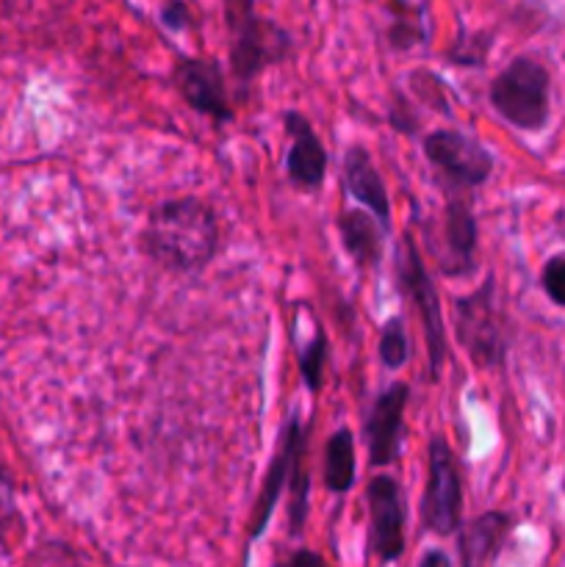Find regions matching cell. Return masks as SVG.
Masks as SVG:
<instances>
[{
	"mask_svg": "<svg viewBox=\"0 0 565 567\" xmlns=\"http://www.w3.org/2000/svg\"><path fill=\"white\" fill-rule=\"evenodd\" d=\"M282 125L288 133V153H286V175L294 186L305 192H316L325 183L327 175V150L316 136L308 116L299 111H286Z\"/></svg>",
	"mask_w": 565,
	"mask_h": 567,
	"instance_id": "cell-12",
	"label": "cell"
},
{
	"mask_svg": "<svg viewBox=\"0 0 565 567\" xmlns=\"http://www.w3.org/2000/svg\"><path fill=\"white\" fill-rule=\"evenodd\" d=\"M355 435L352 430L341 426L330 435L325 446V485L330 493H349L355 485Z\"/></svg>",
	"mask_w": 565,
	"mask_h": 567,
	"instance_id": "cell-17",
	"label": "cell"
},
{
	"mask_svg": "<svg viewBox=\"0 0 565 567\" xmlns=\"http://www.w3.org/2000/svg\"><path fill=\"white\" fill-rule=\"evenodd\" d=\"M388 42L393 50H410L427 42L424 11L413 0H391V28Z\"/></svg>",
	"mask_w": 565,
	"mask_h": 567,
	"instance_id": "cell-18",
	"label": "cell"
},
{
	"mask_svg": "<svg viewBox=\"0 0 565 567\" xmlns=\"http://www.w3.org/2000/svg\"><path fill=\"white\" fill-rule=\"evenodd\" d=\"M172 83L177 94L197 114L210 116L214 122H233L230 97H227V83L222 75V66L216 59H194V55H177L172 66Z\"/></svg>",
	"mask_w": 565,
	"mask_h": 567,
	"instance_id": "cell-9",
	"label": "cell"
},
{
	"mask_svg": "<svg viewBox=\"0 0 565 567\" xmlns=\"http://www.w3.org/2000/svg\"><path fill=\"white\" fill-rule=\"evenodd\" d=\"M308 432H310V424L302 426V421H299L297 415H288L286 426L280 430V441H277L275 460H271L269 471H266L264 487H260L258 504H255L249 543L258 540V537L266 532V526H269L271 513H275L277 502H280L282 485H288V474H291L294 457H297L299 449L308 443Z\"/></svg>",
	"mask_w": 565,
	"mask_h": 567,
	"instance_id": "cell-11",
	"label": "cell"
},
{
	"mask_svg": "<svg viewBox=\"0 0 565 567\" xmlns=\"http://www.w3.org/2000/svg\"><path fill=\"white\" fill-rule=\"evenodd\" d=\"M325 360H327V336L321 330H316V336L310 338V343H305V349L299 352V374H302L305 385L310 393L321 391V382H325Z\"/></svg>",
	"mask_w": 565,
	"mask_h": 567,
	"instance_id": "cell-20",
	"label": "cell"
},
{
	"mask_svg": "<svg viewBox=\"0 0 565 567\" xmlns=\"http://www.w3.org/2000/svg\"><path fill=\"white\" fill-rule=\"evenodd\" d=\"M541 286L554 305L565 308V255H554L541 271Z\"/></svg>",
	"mask_w": 565,
	"mask_h": 567,
	"instance_id": "cell-23",
	"label": "cell"
},
{
	"mask_svg": "<svg viewBox=\"0 0 565 567\" xmlns=\"http://www.w3.org/2000/svg\"><path fill=\"white\" fill-rule=\"evenodd\" d=\"M410 358L408 347V332H404V321L399 316L386 321L380 336V360L386 363V369H402Z\"/></svg>",
	"mask_w": 565,
	"mask_h": 567,
	"instance_id": "cell-21",
	"label": "cell"
},
{
	"mask_svg": "<svg viewBox=\"0 0 565 567\" xmlns=\"http://www.w3.org/2000/svg\"><path fill=\"white\" fill-rule=\"evenodd\" d=\"M493 293H496V286H493V280H485L474 293L460 297L454 305L460 343L482 369H499L507 358L504 319Z\"/></svg>",
	"mask_w": 565,
	"mask_h": 567,
	"instance_id": "cell-4",
	"label": "cell"
},
{
	"mask_svg": "<svg viewBox=\"0 0 565 567\" xmlns=\"http://www.w3.org/2000/svg\"><path fill=\"white\" fill-rule=\"evenodd\" d=\"M161 22L166 28H172V31H183V28L192 25V11H188V6L183 0H166L161 6Z\"/></svg>",
	"mask_w": 565,
	"mask_h": 567,
	"instance_id": "cell-24",
	"label": "cell"
},
{
	"mask_svg": "<svg viewBox=\"0 0 565 567\" xmlns=\"http://www.w3.org/2000/svg\"><path fill=\"white\" fill-rule=\"evenodd\" d=\"M424 155L449 183L458 188H476L493 172V155L485 144L460 131H432L424 138Z\"/></svg>",
	"mask_w": 565,
	"mask_h": 567,
	"instance_id": "cell-7",
	"label": "cell"
},
{
	"mask_svg": "<svg viewBox=\"0 0 565 567\" xmlns=\"http://www.w3.org/2000/svg\"><path fill=\"white\" fill-rule=\"evenodd\" d=\"M408 399V385L393 382L371 404L369 419H366V446H369V463L374 468H386V465H391L399 457Z\"/></svg>",
	"mask_w": 565,
	"mask_h": 567,
	"instance_id": "cell-10",
	"label": "cell"
},
{
	"mask_svg": "<svg viewBox=\"0 0 565 567\" xmlns=\"http://www.w3.org/2000/svg\"><path fill=\"white\" fill-rule=\"evenodd\" d=\"M225 22L230 37V70L242 89L253 86L255 78L291 55L294 42L288 31L260 17L255 0H225Z\"/></svg>",
	"mask_w": 565,
	"mask_h": 567,
	"instance_id": "cell-2",
	"label": "cell"
},
{
	"mask_svg": "<svg viewBox=\"0 0 565 567\" xmlns=\"http://www.w3.org/2000/svg\"><path fill=\"white\" fill-rule=\"evenodd\" d=\"M288 491H291V502H288V535L299 537L308 520V496H310V474H308V443L297 452L291 463V474H288Z\"/></svg>",
	"mask_w": 565,
	"mask_h": 567,
	"instance_id": "cell-19",
	"label": "cell"
},
{
	"mask_svg": "<svg viewBox=\"0 0 565 567\" xmlns=\"http://www.w3.org/2000/svg\"><path fill=\"white\" fill-rule=\"evenodd\" d=\"M338 230H341L343 249L360 269H377L382 260V241H386V227L380 225L369 210H343L338 216Z\"/></svg>",
	"mask_w": 565,
	"mask_h": 567,
	"instance_id": "cell-16",
	"label": "cell"
},
{
	"mask_svg": "<svg viewBox=\"0 0 565 567\" xmlns=\"http://www.w3.org/2000/svg\"><path fill=\"white\" fill-rule=\"evenodd\" d=\"M552 78L532 55H515L491 83V105L515 131L537 133L546 127L552 114Z\"/></svg>",
	"mask_w": 565,
	"mask_h": 567,
	"instance_id": "cell-3",
	"label": "cell"
},
{
	"mask_svg": "<svg viewBox=\"0 0 565 567\" xmlns=\"http://www.w3.org/2000/svg\"><path fill=\"white\" fill-rule=\"evenodd\" d=\"M421 524L432 535H458L463 526V482L452 446L435 435L430 441V476H427Z\"/></svg>",
	"mask_w": 565,
	"mask_h": 567,
	"instance_id": "cell-5",
	"label": "cell"
},
{
	"mask_svg": "<svg viewBox=\"0 0 565 567\" xmlns=\"http://www.w3.org/2000/svg\"><path fill=\"white\" fill-rule=\"evenodd\" d=\"M513 532L507 513H485L458 529V554L463 565H487L499 559L504 543Z\"/></svg>",
	"mask_w": 565,
	"mask_h": 567,
	"instance_id": "cell-15",
	"label": "cell"
},
{
	"mask_svg": "<svg viewBox=\"0 0 565 567\" xmlns=\"http://www.w3.org/2000/svg\"><path fill=\"white\" fill-rule=\"evenodd\" d=\"M399 282L413 299L415 313H419L421 327H424L427 360H430V377L435 380L441 374V365L446 360V330H443L441 299H438L435 282L430 280V271L424 269L419 249H415L413 236H404L402 255H399Z\"/></svg>",
	"mask_w": 565,
	"mask_h": 567,
	"instance_id": "cell-6",
	"label": "cell"
},
{
	"mask_svg": "<svg viewBox=\"0 0 565 567\" xmlns=\"http://www.w3.org/2000/svg\"><path fill=\"white\" fill-rule=\"evenodd\" d=\"M493 37L491 33H463L458 37V42L446 50V61L449 64H460V66H482L487 61V50H491Z\"/></svg>",
	"mask_w": 565,
	"mask_h": 567,
	"instance_id": "cell-22",
	"label": "cell"
},
{
	"mask_svg": "<svg viewBox=\"0 0 565 567\" xmlns=\"http://www.w3.org/2000/svg\"><path fill=\"white\" fill-rule=\"evenodd\" d=\"M369 504V546L380 563H399L404 554V498L393 476L380 474L366 485Z\"/></svg>",
	"mask_w": 565,
	"mask_h": 567,
	"instance_id": "cell-8",
	"label": "cell"
},
{
	"mask_svg": "<svg viewBox=\"0 0 565 567\" xmlns=\"http://www.w3.org/2000/svg\"><path fill=\"white\" fill-rule=\"evenodd\" d=\"M419 565H421V567H427V565H443V567H449V565H452V559H449L446 554H441V551H430V554H424V557H421Z\"/></svg>",
	"mask_w": 565,
	"mask_h": 567,
	"instance_id": "cell-26",
	"label": "cell"
},
{
	"mask_svg": "<svg viewBox=\"0 0 565 567\" xmlns=\"http://www.w3.org/2000/svg\"><path fill=\"white\" fill-rule=\"evenodd\" d=\"M288 565L291 567H302V565H325V559L319 557V554H314V551H305V548H299L297 554H291V557H288Z\"/></svg>",
	"mask_w": 565,
	"mask_h": 567,
	"instance_id": "cell-25",
	"label": "cell"
},
{
	"mask_svg": "<svg viewBox=\"0 0 565 567\" xmlns=\"http://www.w3.org/2000/svg\"><path fill=\"white\" fill-rule=\"evenodd\" d=\"M343 188L369 214H374L386 230H391V199H388L386 183H382L371 155L360 144L349 147L347 155H343Z\"/></svg>",
	"mask_w": 565,
	"mask_h": 567,
	"instance_id": "cell-14",
	"label": "cell"
},
{
	"mask_svg": "<svg viewBox=\"0 0 565 567\" xmlns=\"http://www.w3.org/2000/svg\"><path fill=\"white\" fill-rule=\"evenodd\" d=\"M138 244L161 269L175 275H199L214 260L219 227L214 210L197 197L166 199L150 210Z\"/></svg>",
	"mask_w": 565,
	"mask_h": 567,
	"instance_id": "cell-1",
	"label": "cell"
},
{
	"mask_svg": "<svg viewBox=\"0 0 565 567\" xmlns=\"http://www.w3.org/2000/svg\"><path fill=\"white\" fill-rule=\"evenodd\" d=\"M435 247L438 269L449 277L469 275L474 269V252H476V219L471 208L460 199H452L443 208L441 221V241L432 244Z\"/></svg>",
	"mask_w": 565,
	"mask_h": 567,
	"instance_id": "cell-13",
	"label": "cell"
}]
</instances>
